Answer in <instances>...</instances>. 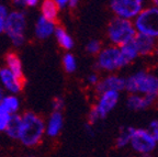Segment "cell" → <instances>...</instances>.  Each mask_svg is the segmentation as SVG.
<instances>
[{
    "mask_svg": "<svg viewBox=\"0 0 158 157\" xmlns=\"http://www.w3.org/2000/svg\"><path fill=\"white\" fill-rule=\"evenodd\" d=\"M0 83L2 85L5 91L11 93V95H17L24 87L25 79L19 78L10 69L3 66L0 68Z\"/></svg>",
    "mask_w": 158,
    "mask_h": 157,
    "instance_id": "10",
    "label": "cell"
},
{
    "mask_svg": "<svg viewBox=\"0 0 158 157\" xmlns=\"http://www.w3.org/2000/svg\"><path fill=\"white\" fill-rule=\"evenodd\" d=\"M64 126V116L59 111H52L45 122V135L48 138H57L63 130Z\"/></svg>",
    "mask_w": 158,
    "mask_h": 157,
    "instance_id": "13",
    "label": "cell"
},
{
    "mask_svg": "<svg viewBox=\"0 0 158 157\" xmlns=\"http://www.w3.org/2000/svg\"><path fill=\"white\" fill-rule=\"evenodd\" d=\"M99 80H100V78H99V76L96 74V73H92V74L88 75V77H87V83L90 85V86H97V83H99Z\"/></svg>",
    "mask_w": 158,
    "mask_h": 157,
    "instance_id": "28",
    "label": "cell"
},
{
    "mask_svg": "<svg viewBox=\"0 0 158 157\" xmlns=\"http://www.w3.org/2000/svg\"><path fill=\"white\" fill-rule=\"evenodd\" d=\"M65 106V101L62 97H55L52 101V109L53 111H59L62 112V110L64 109Z\"/></svg>",
    "mask_w": 158,
    "mask_h": 157,
    "instance_id": "26",
    "label": "cell"
},
{
    "mask_svg": "<svg viewBox=\"0 0 158 157\" xmlns=\"http://www.w3.org/2000/svg\"><path fill=\"white\" fill-rule=\"evenodd\" d=\"M102 49H103L102 47V43L99 40H90L86 45L87 53L91 55H98Z\"/></svg>",
    "mask_w": 158,
    "mask_h": 157,
    "instance_id": "24",
    "label": "cell"
},
{
    "mask_svg": "<svg viewBox=\"0 0 158 157\" xmlns=\"http://www.w3.org/2000/svg\"><path fill=\"white\" fill-rule=\"evenodd\" d=\"M153 1V6L156 8H158V0H152Z\"/></svg>",
    "mask_w": 158,
    "mask_h": 157,
    "instance_id": "36",
    "label": "cell"
},
{
    "mask_svg": "<svg viewBox=\"0 0 158 157\" xmlns=\"http://www.w3.org/2000/svg\"><path fill=\"white\" fill-rule=\"evenodd\" d=\"M96 66L100 70L114 73L125 67L126 65L121 56L120 47L110 45L108 47H103L100 51V53L97 55Z\"/></svg>",
    "mask_w": 158,
    "mask_h": 157,
    "instance_id": "6",
    "label": "cell"
},
{
    "mask_svg": "<svg viewBox=\"0 0 158 157\" xmlns=\"http://www.w3.org/2000/svg\"><path fill=\"white\" fill-rule=\"evenodd\" d=\"M63 67H64L65 71L72 74L77 69V59L72 53H66L63 56Z\"/></svg>",
    "mask_w": 158,
    "mask_h": 157,
    "instance_id": "23",
    "label": "cell"
},
{
    "mask_svg": "<svg viewBox=\"0 0 158 157\" xmlns=\"http://www.w3.org/2000/svg\"><path fill=\"white\" fill-rule=\"evenodd\" d=\"M56 23L51 22L43 17H39L34 24V35L39 40H46L54 35Z\"/></svg>",
    "mask_w": 158,
    "mask_h": 157,
    "instance_id": "14",
    "label": "cell"
},
{
    "mask_svg": "<svg viewBox=\"0 0 158 157\" xmlns=\"http://www.w3.org/2000/svg\"><path fill=\"white\" fill-rule=\"evenodd\" d=\"M132 43L134 44L136 51H137L138 56L139 55L141 56L152 55L156 51V46H157V40L147 36V35L139 34V33L135 35Z\"/></svg>",
    "mask_w": 158,
    "mask_h": 157,
    "instance_id": "12",
    "label": "cell"
},
{
    "mask_svg": "<svg viewBox=\"0 0 158 157\" xmlns=\"http://www.w3.org/2000/svg\"><path fill=\"white\" fill-rule=\"evenodd\" d=\"M54 2L57 5L59 10H62V9H66L67 7H69L70 0H54Z\"/></svg>",
    "mask_w": 158,
    "mask_h": 157,
    "instance_id": "29",
    "label": "cell"
},
{
    "mask_svg": "<svg viewBox=\"0 0 158 157\" xmlns=\"http://www.w3.org/2000/svg\"><path fill=\"white\" fill-rule=\"evenodd\" d=\"M10 114L9 113H7L5 110H3L2 108H1V106H0V133L5 132L6 128H7L8 125V122H9L10 120Z\"/></svg>",
    "mask_w": 158,
    "mask_h": 157,
    "instance_id": "25",
    "label": "cell"
},
{
    "mask_svg": "<svg viewBox=\"0 0 158 157\" xmlns=\"http://www.w3.org/2000/svg\"><path fill=\"white\" fill-rule=\"evenodd\" d=\"M133 24L137 33L158 40V8L145 7L134 19Z\"/></svg>",
    "mask_w": 158,
    "mask_h": 157,
    "instance_id": "5",
    "label": "cell"
},
{
    "mask_svg": "<svg viewBox=\"0 0 158 157\" xmlns=\"http://www.w3.org/2000/svg\"><path fill=\"white\" fill-rule=\"evenodd\" d=\"M12 2H13V5L19 8L24 7L25 6V0H12Z\"/></svg>",
    "mask_w": 158,
    "mask_h": 157,
    "instance_id": "32",
    "label": "cell"
},
{
    "mask_svg": "<svg viewBox=\"0 0 158 157\" xmlns=\"http://www.w3.org/2000/svg\"><path fill=\"white\" fill-rule=\"evenodd\" d=\"M118 100H120V92L112 90L104 91V92L99 93L98 100L91 109L96 112L99 120H101L106 118L115 108L118 103Z\"/></svg>",
    "mask_w": 158,
    "mask_h": 157,
    "instance_id": "9",
    "label": "cell"
},
{
    "mask_svg": "<svg viewBox=\"0 0 158 157\" xmlns=\"http://www.w3.org/2000/svg\"><path fill=\"white\" fill-rule=\"evenodd\" d=\"M5 32V20H0V34Z\"/></svg>",
    "mask_w": 158,
    "mask_h": 157,
    "instance_id": "33",
    "label": "cell"
},
{
    "mask_svg": "<svg viewBox=\"0 0 158 157\" xmlns=\"http://www.w3.org/2000/svg\"><path fill=\"white\" fill-rule=\"evenodd\" d=\"M133 128L128 126V128H124L122 131H120L118 135L116 136L115 140V147L116 148H123L127 145H130V140H131V135Z\"/></svg>",
    "mask_w": 158,
    "mask_h": 157,
    "instance_id": "22",
    "label": "cell"
},
{
    "mask_svg": "<svg viewBox=\"0 0 158 157\" xmlns=\"http://www.w3.org/2000/svg\"><path fill=\"white\" fill-rule=\"evenodd\" d=\"M59 15V8L54 0H42L41 1V17L56 23Z\"/></svg>",
    "mask_w": 158,
    "mask_h": 157,
    "instance_id": "17",
    "label": "cell"
},
{
    "mask_svg": "<svg viewBox=\"0 0 158 157\" xmlns=\"http://www.w3.org/2000/svg\"><path fill=\"white\" fill-rule=\"evenodd\" d=\"M125 90L130 95L138 93L153 98L158 97V76L148 71H136L125 78Z\"/></svg>",
    "mask_w": 158,
    "mask_h": 157,
    "instance_id": "2",
    "label": "cell"
},
{
    "mask_svg": "<svg viewBox=\"0 0 158 157\" xmlns=\"http://www.w3.org/2000/svg\"><path fill=\"white\" fill-rule=\"evenodd\" d=\"M5 63H6V67L12 71L15 76H18L19 78L25 79L24 74H23L22 62H21L20 57L18 56V54H15L13 52L7 53L5 56Z\"/></svg>",
    "mask_w": 158,
    "mask_h": 157,
    "instance_id": "16",
    "label": "cell"
},
{
    "mask_svg": "<svg viewBox=\"0 0 158 157\" xmlns=\"http://www.w3.org/2000/svg\"><path fill=\"white\" fill-rule=\"evenodd\" d=\"M27 17L21 10H13L8 13L5 20V33L13 46L20 47L25 42Z\"/></svg>",
    "mask_w": 158,
    "mask_h": 157,
    "instance_id": "4",
    "label": "cell"
},
{
    "mask_svg": "<svg viewBox=\"0 0 158 157\" xmlns=\"http://www.w3.org/2000/svg\"><path fill=\"white\" fill-rule=\"evenodd\" d=\"M41 3V0H25V7L34 8Z\"/></svg>",
    "mask_w": 158,
    "mask_h": 157,
    "instance_id": "31",
    "label": "cell"
},
{
    "mask_svg": "<svg viewBox=\"0 0 158 157\" xmlns=\"http://www.w3.org/2000/svg\"><path fill=\"white\" fill-rule=\"evenodd\" d=\"M120 52H121V56H122V58H123L126 66H127L128 64H131L132 62L138 56L137 51H136L135 46H134V44L132 42L120 47Z\"/></svg>",
    "mask_w": 158,
    "mask_h": 157,
    "instance_id": "21",
    "label": "cell"
},
{
    "mask_svg": "<svg viewBox=\"0 0 158 157\" xmlns=\"http://www.w3.org/2000/svg\"><path fill=\"white\" fill-rule=\"evenodd\" d=\"M54 35L56 37V41L58 43V45L62 47L63 49H66V51H70V49L74 47L75 43L73 37L70 36L66 30L62 27H56L55 29Z\"/></svg>",
    "mask_w": 158,
    "mask_h": 157,
    "instance_id": "19",
    "label": "cell"
},
{
    "mask_svg": "<svg viewBox=\"0 0 158 157\" xmlns=\"http://www.w3.org/2000/svg\"><path fill=\"white\" fill-rule=\"evenodd\" d=\"M79 0H70V5H69V8H75L77 5H78Z\"/></svg>",
    "mask_w": 158,
    "mask_h": 157,
    "instance_id": "34",
    "label": "cell"
},
{
    "mask_svg": "<svg viewBox=\"0 0 158 157\" xmlns=\"http://www.w3.org/2000/svg\"><path fill=\"white\" fill-rule=\"evenodd\" d=\"M6 96V91L5 89L2 88V87H0V102H1V100H2V98Z\"/></svg>",
    "mask_w": 158,
    "mask_h": 157,
    "instance_id": "35",
    "label": "cell"
},
{
    "mask_svg": "<svg viewBox=\"0 0 158 157\" xmlns=\"http://www.w3.org/2000/svg\"><path fill=\"white\" fill-rule=\"evenodd\" d=\"M146 0H110V8L114 15L126 20H134L145 8Z\"/></svg>",
    "mask_w": 158,
    "mask_h": 157,
    "instance_id": "7",
    "label": "cell"
},
{
    "mask_svg": "<svg viewBox=\"0 0 158 157\" xmlns=\"http://www.w3.org/2000/svg\"><path fill=\"white\" fill-rule=\"evenodd\" d=\"M147 130L149 131V133L153 135V138H155V141L158 143V120L152 121Z\"/></svg>",
    "mask_w": 158,
    "mask_h": 157,
    "instance_id": "27",
    "label": "cell"
},
{
    "mask_svg": "<svg viewBox=\"0 0 158 157\" xmlns=\"http://www.w3.org/2000/svg\"><path fill=\"white\" fill-rule=\"evenodd\" d=\"M45 136V121L33 111H27L21 114L19 141L25 147H35Z\"/></svg>",
    "mask_w": 158,
    "mask_h": 157,
    "instance_id": "1",
    "label": "cell"
},
{
    "mask_svg": "<svg viewBox=\"0 0 158 157\" xmlns=\"http://www.w3.org/2000/svg\"><path fill=\"white\" fill-rule=\"evenodd\" d=\"M106 33H108L109 41L111 42V45L118 47L131 43L135 35L137 34L131 20L122 19L118 17L110 21Z\"/></svg>",
    "mask_w": 158,
    "mask_h": 157,
    "instance_id": "3",
    "label": "cell"
},
{
    "mask_svg": "<svg viewBox=\"0 0 158 157\" xmlns=\"http://www.w3.org/2000/svg\"><path fill=\"white\" fill-rule=\"evenodd\" d=\"M0 106L10 116L18 114L20 108H21V101L17 97V95H11V93H6V96L2 98Z\"/></svg>",
    "mask_w": 158,
    "mask_h": 157,
    "instance_id": "18",
    "label": "cell"
},
{
    "mask_svg": "<svg viewBox=\"0 0 158 157\" xmlns=\"http://www.w3.org/2000/svg\"><path fill=\"white\" fill-rule=\"evenodd\" d=\"M20 126H21V114H19V113L18 114H12L10 117V120L8 122L7 128H6L3 133H6V135L11 140L18 141Z\"/></svg>",
    "mask_w": 158,
    "mask_h": 157,
    "instance_id": "20",
    "label": "cell"
},
{
    "mask_svg": "<svg viewBox=\"0 0 158 157\" xmlns=\"http://www.w3.org/2000/svg\"><path fill=\"white\" fill-rule=\"evenodd\" d=\"M8 13H9L8 8L5 5H2V3H0V20H6Z\"/></svg>",
    "mask_w": 158,
    "mask_h": 157,
    "instance_id": "30",
    "label": "cell"
},
{
    "mask_svg": "<svg viewBox=\"0 0 158 157\" xmlns=\"http://www.w3.org/2000/svg\"><path fill=\"white\" fill-rule=\"evenodd\" d=\"M130 145L137 154L145 155L152 154V152L156 148L157 142L147 129L133 128Z\"/></svg>",
    "mask_w": 158,
    "mask_h": 157,
    "instance_id": "8",
    "label": "cell"
},
{
    "mask_svg": "<svg viewBox=\"0 0 158 157\" xmlns=\"http://www.w3.org/2000/svg\"><path fill=\"white\" fill-rule=\"evenodd\" d=\"M27 157H35V156H27Z\"/></svg>",
    "mask_w": 158,
    "mask_h": 157,
    "instance_id": "37",
    "label": "cell"
},
{
    "mask_svg": "<svg viewBox=\"0 0 158 157\" xmlns=\"http://www.w3.org/2000/svg\"><path fill=\"white\" fill-rule=\"evenodd\" d=\"M124 89H125V78L116 74H110L103 79H100L96 86V90L98 93L109 90L120 92Z\"/></svg>",
    "mask_w": 158,
    "mask_h": 157,
    "instance_id": "11",
    "label": "cell"
},
{
    "mask_svg": "<svg viewBox=\"0 0 158 157\" xmlns=\"http://www.w3.org/2000/svg\"><path fill=\"white\" fill-rule=\"evenodd\" d=\"M156 99L149 96H143L138 93H131L127 97V107L133 111H141L149 108V107L155 102Z\"/></svg>",
    "mask_w": 158,
    "mask_h": 157,
    "instance_id": "15",
    "label": "cell"
}]
</instances>
